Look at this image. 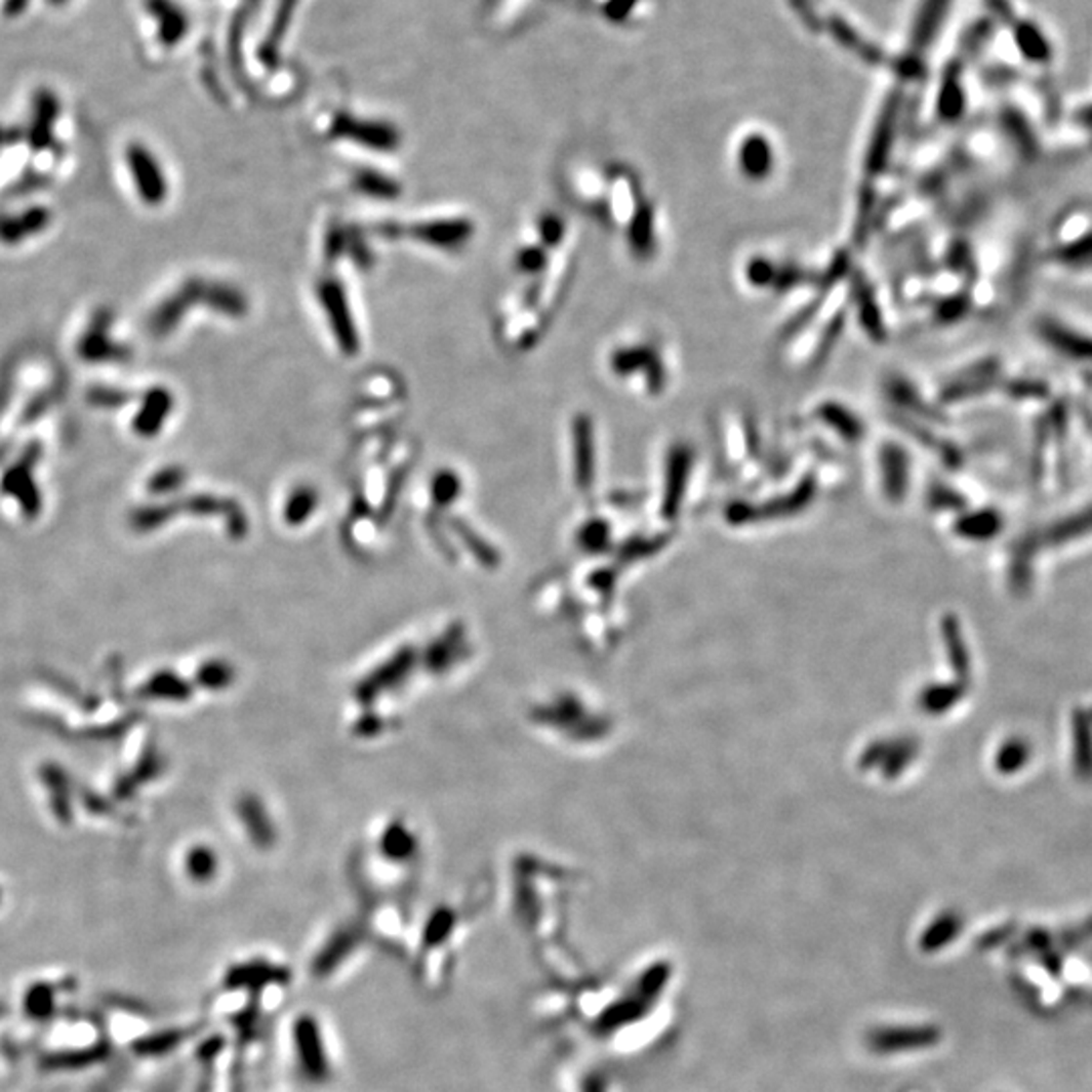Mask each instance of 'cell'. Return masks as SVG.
I'll return each instance as SVG.
<instances>
[{
    "mask_svg": "<svg viewBox=\"0 0 1092 1092\" xmlns=\"http://www.w3.org/2000/svg\"><path fill=\"white\" fill-rule=\"evenodd\" d=\"M318 297H320L322 308L328 314V322H330L332 334H334L340 351L347 357L359 355V349H361L359 330L355 326L353 312H351L349 297L345 293V288L336 280H324L318 286Z\"/></svg>",
    "mask_w": 1092,
    "mask_h": 1092,
    "instance_id": "1",
    "label": "cell"
},
{
    "mask_svg": "<svg viewBox=\"0 0 1092 1092\" xmlns=\"http://www.w3.org/2000/svg\"><path fill=\"white\" fill-rule=\"evenodd\" d=\"M1056 237L1058 241L1050 249L1054 264L1066 272H1092V227L1087 220L1070 215Z\"/></svg>",
    "mask_w": 1092,
    "mask_h": 1092,
    "instance_id": "2",
    "label": "cell"
},
{
    "mask_svg": "<svg viewBox=\"0 0 1092 1092\" xmlns=\"http://www.w3.org/2000/svg\"><path fill=\"white\" fill-rule=\"evenodd\" d=\"M1038 334L1050 347V351H1056L1058 355L1073 361L1092 363L1091 334H1083L1081 330H1075L1054 318L1038 322Z\"/></svg>",
    "mask_w": 1092,
    "mask_h": 1092,
    "instance_id": "3",
    "label": "cell"
},
{
    "mask_svg": "<svg viewBox=\"0 0 1092 1092\" xmlns=\"http://www.w3.org/2000/svg\"><path fill=\"white\" fill-rule=\"evenodd\" d=\"M474 227L466 218H449V220H430L419 223L411 227V237L443 249H455L461 247L466 241L472 239Z\"/></svg>",
    "mask_w": 1092,
    "mask_h": 1092,
    "instance_id": "4",
    "label": "cell"
},
{
    "mask_svg": "<svg viewBox=\"0 0 1092 1092\" xmlns=\"http://www.w3.org/2000/svg\"><path fill=\"white\" fill-rule=\"evenodd\" d=\"M573 441H575V463L579 480L587 482L591 476V463H593V434L591 423L587 417H579L573 428Z\"/></svg>",
    "mask_w": 1092,
    "mask_h": 1092,
    "instance_id": "5",
    "label": "cell"
},
{
    "mask_svg": "<svg viewBox=\"0 0 1092 1092\" xmlns=\"http://www.w3.org/2000/svg\"><path fill=\"white\" fill-rule=\"evenodd\" d=\"M355 185L361 193L374 199H395L401 193V187L393 178L378 174V172H370V170L359 172L355 178Z\"/></svg>",
    "mask_w": 1092,
    "mask_h": 1092,
    "instance_id": "6",
    "label": "cell"
},
{
    "mask_svg": "<svg viewBox=\"0 0 1092 1092\" xmlns=\"http://www.w3.org/2000/svg\"><path fill=\"white\" fill-rule=\"evenodd\" d=\"M207 297H209V304L213 308H217L218 312H225L229 316H241L247 310L245 297L239 291L233 290V288L211 286L207 290Z\"/></svg>",
    "mask_w": 1092,
    "mask_h": 1092,
    "instance_id": "7",
    "label": "cell"
},
{
    "mask_svg": "<svg viewBox=\"0 0 1092 1092\" xmlns=\"http://www.w3.org/2000/svg\"><path fill=\"white\" fill-rule=\"evenodd\" d=\"M314 504H316V494L312 490L304 488V490L293 492V496H291L290 502L286 507V514H288L291 522H299L314 510Z\"/></svg>",
    "mask_w": 1092,
    "mask_h": 1092,
    "instance_id": "8",
    "label": "cell"
},
{
    "mask_svg": "<svg viewBox=\"0 0 1092 1092\" xmlns=\"http://www.w3.org/2000/svg\"><path fill=\"white\" fill-rule=\"evenodd\" d=\"M459 492V480L453 472H441L434 480V496L437 502H451Z\"/></svg>",
    "mask_w": 1092,
    "mask_h": 1092,
    "instance_id": "9",
    "label": "cell"
},
{
    "mask_svg": "<svg viewBox=\"0 0 1092 1092\" xmlns=\"http://www.w3.org/2000/svg\"><path fill=\"white\" fill-rule=\"evenodd\" d=\"M516 266L520 268V272L536 274L547 266V253L540 247H524L516 255Z\"/></svg>",
    "mask_w": 1092,
    "mask_h": 1092,
    "instance_id": "10",
    "label": "cell"
},
{
    "mask_svg": "<svg viewBox=\"0 0 1092 1092\" xmlns=\"http://www.w3.org/2000/svg\"><path fill=\"white\" fill-rule=\"evenodd\" d=\"M563 231H565L563 220L555 217V215H547L540 220V237H542L544 245H551V247L557 245L561 241V237H563Z\"/></svg>",
    "mask_w": 1092,
    "mask_h": 1092,
    "instance_id": "11",
    "label": "cell"
}]
</instances>
